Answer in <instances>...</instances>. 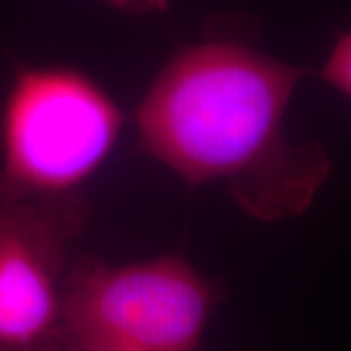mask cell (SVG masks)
Returning <instances> with one entry per match:
<instances>
[{"mask_svg": "<svg viewBox=\"0 0 351 351\" xmlns=\"http://www.w3.org/2000/svg\"><path fill=\"white\" fill-rule=\"evenodd\" d=\"M311 69L226 39L174 53L137 108L143 151L189 186H225L265 223L299 217L326 184L318 141H295L287 110Z\"/></svg>", "mask_w": 351, "mask_h": 351, "instance_id": "1", "label": "cell"}, {"mask_svg": "<svg viewBox=\"0 0 351 351\" xmlns=\"http://www.w3.org/2000/svg\"><path fill=\"white\" fill-rule=\"evenodd\" d=\"M125 115L75 66H18L0 110V197H75L110 158Z\"/></svg>", "mask_w": 351, "mask_h": 351, "instance_id": "2", "label": "cell"}, {"mask_svg": "<svg viewBox=\"0 0 351 351\" xmlns=\"http://www.w3.org/2000/svg\"><path fill=\"white\" fill-rule=\"evenodd\" d=\"M213 306V285L182 256L80 260L64 279L59 338L71 351H197Z\"/></svg>", "mask_w": 351, "mask_h": 351, "instance_id": "3", "label": "cell"}, {"mask_svg": "<svg viewBox=\"0 0 351 351\" xmlns=\"http://www.w3.org/2000/svg\"><path fill=\"white\" fill-rule=\"evenodd\" d=\"M84 221L76 197H0V350L59 338L66 248Z\"/></svg>", "mask_w": 351, "mask_h": 351, "instance_id": "4", "label": "cell"}, {"mask_svg": "<svg viewBox=\"0 0 351 351\" xmlns=\"http://www.w3.org/2000/svg\"><path fill=\"white\" fill-rule=\"evenodd\" d=\"M318 76L328 86L351 100V27L334 41Z\"/></svg>", "mask_w": 351, "mask_h": 351, "instance_id": "5", "label": "cell"}, {"mask_svg": "<svg viewBox=\"0 0 351 351\" xmlns=\"http://www.w3.org/2000/svg\"><path fill=\"white\" fill-rule=\"evenodd\" d=\"M115 8L127 12H164L168 10V0H108Z\"/></svg>", "mask_w": 351, "mask_h": 351, "instance_id": "6", "label": "cell"}, {"mask_svg": "<svg viewBox=\"0 0 351 351\" xmlns=\"http://www.w3.org/2000/svg\"><path fill=\"white\" fill-rule=\"evenodd\" d=\"M0 351H51L49 348H41V350H0Z\"/></svg>", "mask_w": 351, "mask_h": 351, "instance_id": "7", "label": "cell"}]
</instances>
